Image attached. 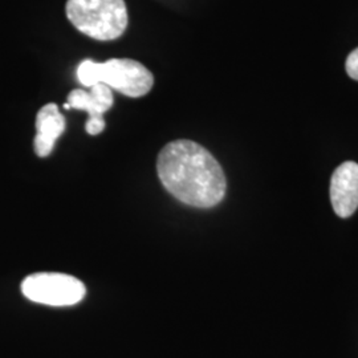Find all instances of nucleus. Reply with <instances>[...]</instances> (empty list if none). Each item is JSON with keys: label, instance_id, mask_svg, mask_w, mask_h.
Segmentation results:
<instances>
[{"label": "nucleus", "instance_id": "obj_1", "mask_svg": "<svg viewBox=\"0 0 358 358\" xmlns=\"http://www.w3.org/2000/svg\"><path fill=\"white\" fill-rule=\"evenodd\" d=\"M157 171L167 192L185 205L210 208L224 198L227 180L215 157L190 140L170 142L161 150Z\"/></svg>", "mask_w": 358, "mask_h": 358}, {"label": "nucleus", "instance_id": "obj_4", "mask_svg": "<svg viewBox=\"0 0 358 358\" xmlns=\"http://www.w3.org/2000/svg\"><path fill=\"white\" fill-rule=\"evenodd\" d=\"M99 84H105L128 97H142L154 85L153 73L141 63L131 59H110L99 63Z\"/></svg>", "mask_w": 358, "mask_h": 358}, {"label": "nucleus", "instance_id": "obj_2", "mask_svg": "<svg viewBox=\"0 0 358 358\" xmlns=\"http://www.w3.org/2000/svg\"><path fill=\"white\" fill-rule=\"evenodd\" d=\"M65 13L80 32L100 41L121 38L128 27L125 0H68Z\"/></svg>", "mask_w": 358, "mask_h": 358}, {"label": "nucleus", "instance_id": "obj_3", "mask_svg": "<svg viewBox=\"0 0 358 358\" xmlns=\"http://www.w3.org/2000/svg\"><path fill=\"white\" fill-rule=\"evenodd\" d=\"M22 292L28 300L52 307H68L80 303L85 296V287L76 278L41 272L26 278L22 282Z\"/></svg>", "mask_w": 358, "mask_h": 358}, {"label": "nucleus", "instance_id": "obj_6", "mask_svg": "<svg viewBox=\"0 0 358 358\" xmlns=\"http://www.w3.org/2000/svg\"><path fill=\"white\" fill-rule=\"evenodd\" d=\"M331 202L340 217H352L358 208V164L346 161L331 179Z\"/></svg>", "mask_w": 358, "mask_h": 358}, {"label": "nucleus", "instance_id": "obj_5", "mask_svg": "<svg viewBox=\"0 0 358 358\" xmlns=\"http://www.w3.org/2000/svg\"><path fill=\"white\" fill-rule=\"evenodd\" d=\"M113 93L105 84H96L90 87V92L73 90L68 94L69 108L88 112L90 118L85 124V130L90 136H97L105 129L103 113L113 106Z\"/></svg>", "mask_w": 358, "mask_h": 358}, {"label": "nucleus", "instance_id": "obj_8", "mask_svg": "<svg viewBox=\"0 0 358 358\" xmlns=\"http://www.w3.org/2000/svg\"><path fill=\"white\" fill-rule=\"evenodd\" d=\"M97 76H99V63L87 59L81 64L78 65V68H77V78L80 80V83L84 87L90 88V87L99 84Z\"/></svg>", "mask_w": 358, "mask_h": 358}, {"label": "nucleus", "instance_id": "obj_9", "mask_svg": "<svg viewBox=\"0 0 358 358\" xmlns=\"http://www.w3.org/2000/svg\"><path fill=\"white\" fill-rule=\"evenodd\" d=\"M345 69L348 76L358 81V48L350 52L345 63Z\"/></svg>", "mask_w": 358, "mask_h": 358}, {"label": "nucleus", "instance_id": "obj_7", "mask_svg": "<svg viewBox=\"0 0 358 358\" xmlns=\"http://www.w3.org/2000/svg\"><path fill=\"white\" fill-rule=\"evenodd\" d=\"M35 153L44 158L52 153L55 142L65 130L64 115L59 112L56 103L44 105L36 115Z\"/></svg>", "mask_w": 358, "mask_h": 358}]
</instances>
